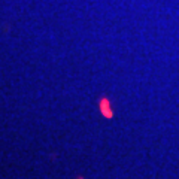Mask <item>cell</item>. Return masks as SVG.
I'll return each mask as SVG.
<instances>
[{"label": "cell", "mask_w": 179, "mask_h": 179, "mask_svg": "<svg viewBox=\"0 0 179 179\" xmlns=\"http://www.w3.org/2000/svg\"><path fill=\"white\" fill-rule=\"evenodd\" d=\"M100 110H102V115L104 118H112L114 116V112H112V109L109 108V102L106 100V98H102L100 100Z\"/></svg>", "instance_id": "obj_1"}, {"label": "cell", "mask_w": 179, "mask_h": 179, "mask_svg": "<svg viewBox=\"0 0 179 179\" xmlns=\"http://www.w3.org/2000/svg\"><path fill=\"white\" fill-rule=\"evenodd\" d=\"M78 179H84V178H78Z\"/></svg>", "instance_id": "obj_2"}]
</instances>
